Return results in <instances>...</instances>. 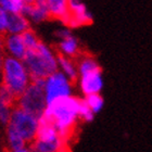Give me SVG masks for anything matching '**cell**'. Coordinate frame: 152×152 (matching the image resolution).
Instances as JSON below:
<instances>
[{"label": "cell", "mask_w": 152, "mask_h": 152, "mask_svg": "<svg viewBox=\"0 0 152 152\" xmlns=\"http://www.w3.org/2000/svg\"><path fill=\"white\" fill-rule=\"evenodd\" d=\"M15 107L14 103L8 101L2 97H0V123L3 125H7L11 116L12 109Z\"/></svg>", "instance_id": "d6986e66"}, {"label": "cell", "mask_w": 152, "mask_h": 152, "mask_svg": "<svg viewBox=\"0 0 152 152\" xmlns=\"http://www.w3.org/2000/svg\"><path fill=\"white\" fill-rule=\"evenodd\" d=\"M32 80H44L58 71V54L49 45L41 41L35 50H28L23 59Z\"/></svg>", "instance_id": "7a4b0ae2"}, {"label": "cell", "mask_w": 152, "mask_h": 152, "mask_svg": "<svg viewBox=\"0 0 152 152\" xmlns=\"http://www.w3.org/2000/svg\"><path fill=\"white\" fill-rule=\"evenodd\" d=\"M42 87L47 104L74 96V83L59 71L46 77L42 83Z\"/></svg>", "instance_id": "52a82bcc"}, {"label": "cell", "mask_w": 152, "mask_h": 152, "mask_svg": "<svg viewBox=\"0 0 152 152\" xmlns=\"http://www.w3.org/2000/svg\"><path fill=\"white\" fill-rule=\"evenodd\" d=\"M24 1H25V3H29V2H33L34 0H24Z\"/></svg>", "instance_id": "484cf974"}, {"label": "cell", "mask_w": 152, "mask_h": 152, "mask_svg": "<svg viewBox=\"0 0 152 152\" xmlns=\"http://www.w3.org/2000/svg\"><path fill=\"white\" fill-rule=\"evenodd\" d=\"M22 39L23 42L25 45L27 51L28 50H35L36 48L39 46V44L41 42L39 36L36 34L35 31H33L32 28L27 29L26 32H24L22 34Z\"/></svg>", "instance_id": "ac0fdd59"}, {"label": "cell", "mask_w": 152, "mask_h": 152, "mask_svg": "<svg viewBox=\"0 0 152 152\" xmlns=\"http://www.w3.org/2000/svg\"><path fill=\"white\" fill-rule=\"evenodd\" d=\"M76 83L79 88V91L84 95V97L100 94L103 88V75H102L101 67H95L92 70L78 74Z\"/></svg>", "instance_id": "ba28073f"}, {"label": "cell", "mask_w": 152, "mask_h": 152, "mask_svg": "<svg viewBox=\"0 0 152 152\" xmlns=\"http://www.w3.org/2000/svg\"><path fill=\"white\" fill-rule=\"evenodd\" d=\"M66 142L52 124L39 117L37 134L29 147L34 152H60L67 148Z\"/></svg>", "instance_id": "277c9868"}, {"label": "cell", "mask_w": 152, "mask_h": 152, "mask_svg": "<svg viewBox=\"0 0 152 152\" xmlns=\"http://www.w3.org/2000/svg\"><path fill=\"white\" fill-rule=\"evenodd\" d=\"M2 60L3 56L2 53H0V86H2Z\"/></svg>", "instance_id": "cb8c5ba5"}, {"label": "cell", "mask_w": 152, "mask_h": 152, "mask_svg": "<svg viewBox=\"0 0 152 152\" xmlns=\"http://www.w3.org/2000/svg\"><path fill=\"white\" fill-rule=\"evenodd\" d=\"M50 18L67 25L70 20V0H45Z\"/></svg>", "instance_id": "7c38bea8"}, {"label": "cell", "mask_w": 152, "mask_h": 152, "mask_svg": "<svg viewBox=\"0 0 152 152\" xmlns=\"http://www.w3.org/2000/svg\"><path fill=\"white\" fill-rule=\"evenodd\" d=\"M42 83L44 80H32L22 95L16 98V107L35 116L40 117L47 107Z\"/></svg>", "instance_id": "5b68a950"}, {"label": "cell", "mask_w": 152, "mask_h": 152, "mask_svg": "<svg viewBox=\"0 0 152 152\" xmlns=\"http://www.w3.org/2000/svg\"><path fill=\"white\" fill-rule=\"evenodd\" d=\"M83 100L95 115L101 111L103 105H104V100H103V98H102V96L100 94L86 96V97L83 98Z\"/></svg>", "instance_id": "e0dca14e"}, {"label": "cell", "mask_w": 152, "mask_h": 152, "mask_svg": "<svg viewBox=\"0 0 152 152\" xmlns=\"http://www.w3.org/2000/svg\"><path fill=\"white\" fill-rule=\"evenodd\" d=\"M8 13L0 8V35L7 34V25H8Z\"/></svg>", "instance_id": "44dd1931"}, {"label": "cell", "mask_w": 152, "mask_h": 152, "mask_svg": "<svg viewBox=\"0 0 152 152\" xmlns=\"http://www.w3.org/2000/svg\"><path fill=\"white\" fill-rule=\"evenodd\" d=\"M58 71L66 76L71 82L76 83L77 80V77H78L77 65H76V61L72 58L58 54Z\"/></svg>", "instance_id": "9a60e30c"}, {"label": "cell", "mask_w": 152, "mask_h": 152, "mask_svg": "<svg viewBox=\"0 0 152 152\" xmlns=\"http://www.w3.org/2000/svg\"><path fill=\"white\" fill-rule=\"evenodd\" d=\"M57 48L60 56H64V57L74 59L79 54L78 39L75 36H73V34L59 39Z\"/></svg>", "instance_id": "5bb4252c"}, {"label": "cell", "mask_w": 152, "mask_h": 152, "mask_svg": "<svg viewBox=\"0 0 152 152\" xmlns=\"http://www.w3.org/2000/svg\"><path fill=\"white\" fill-rule=\"evenodd\" d=\"M82 98L71 96L47 104L40 117L52 124L64 140L70 138L78 122L79 105Z\"/></svg>", "instance_id": "6da1fadb"}, {"label": "cell", "mask_w": 152, "mask_h": 152, "mask_svg": "<svg viewBox=\"0 0 152 152\" xmlns=\"http://www.w3.org/2000/svg\"><path fill=\"white\" fill-rule=\"evenodd\" d=\"M78 116H79V120L84 121L86 123H89V122L94 121V118H95V114L92 113L91 110L86 105L83 98H82V101H80V105H79Z\"/></svg>", "instance_id": "ffe728a7"}, {"label": "cell", "mask_w": 152, "mask_h": 152, "mask_svg": "<svg viewBox=\"0 0 152 152\" xmlns=\"http://www.w3.org/2000/svg\"><path fill=\"white\" fill-rule=\"evenodd\" d=\"M71 34H72V32H71V29L69 27H62V28L58 29L57 32H56V36L58 37V39L66 37V36L71 35Z\"/></svg>", "instance_id": "7402d4cb"}, {"label": "cell", "mask_w": 152, "mask_h": 152, "mask_svg": "<svg viewBox=\"0 0 152 152\" xmlns=\"http://www.w3.org/2000/svg\"><path fill=\"white\" fill-rule=\"evenodd\" d=\"M92 22V15L82 0H70V20L67 27L74 28L88 25Z\"/></svg>", "instance_id": "9c48e42d"}, {"label": "cell", "mask_w": 152, "mask_h": 152, "mask_svg": "<svg viewBox=\"0 0 152 152\" xmlns=\"http://www.w3.org/2000/svg\"><path fill=\"white\" fill-rule=\"evenodd\" d=\"M3 51L7 53V56L19 60H23L27 53V49L23 42L22 36L13 35V34L4 35Z\"/></svg>", "instance_id": "8fae6325"}, {"label": "cell", "mask_w": 152, "mask_h": 152, "mask_svg": "<svg viewBox=\"0 0 152 152\" xmlns=\"http://www.w3.org/2000/svg\"><path fill=\"white\" fill-rule=\"evenodd\" d=\"M10 152H34L32 150V148L28 146H25L23 147V148H20V149H16V150H13V151H10Z\"/></svg>", "instance_id": "603a6c76"}, {"label": "cell", "mask_w": 152, "mask_h": 152, "mask_svg": "<svg viewBox=\"0 0 152 152\" xmlns=\"http://www.w3.org/2000/svg\"><path fill=\"white\" fill-rule=\"evenodd\" d=\"M22 13L27 18L31 24H40L50 19L45 0H34L33 2L25 3Z\"/></svg>", "instance_id": "30bf717a"}, {"label": "cell", "mask_w": 152, "mask_h": 152, "mask_svg": "<svg viewBox=\"0 0 152 152\" xmlns=\"http://www.w3.org/2000/svg\"><path fill=\"white\" fill-rule=\"evenodd\" d=\"M60 152H70V151H69V149H67V148H65V149H63L62 151H60Z\"/></svg>", "instance_id": "4316f807"}, {"label": "cell", "mask_w": 152, "mask_h": 152, "mask_svg": "<svg viewBox=\"0 0 152 152\" xmlns=\"http://www.w3.org/2000/svg\"><path fill=\"white\" fill-rule=\"evenodd\" d=\"M31 28V23L23 13H12L8 15L7 34L22 35L23 33Z\"/></svg>", "instance_id": "4fadbf2b"}, {"label": "cell", "mask_w": 152, "mask_h": 152, "mask_svg": "<svg viewBox=\"0 0 152 152\" xmlns=\"http://www.w3.org/2000/svg\"><path fill=\"white\" fill-rule=\"evenodd\" d=\"M0 152H2V151H1V150H0Z\"/></svg>", "instance_id": "83f0119b"}, {"label": "cell", "mask_w": 152, "mask_h": 152, "mask_svg": "<svg viewBox=\"0 0 152 152\" xmlns=\"http://www.w3.org/2000/svg\"><path fill=\"white\" fill-rule=\"evenodd\" d=\"M6 126L12 128L15 133L22 137L27 145H31L37 134L39 117L24 111L15 105L12 109L10 120Z\"/></svg>", "instance_id": "8992f818"}, {"label": "cell", "mask_w": 152, "mask_h": 152, "mask_svg": "<svg viewBox=\"0 0 152 152\" xmlns=\"http://www.w3.org/2000/svg\"><path fill=\"white\" fill-rule=\"evenodd\" d=\"M3 44H4V35H0V53L3 52Z\"/></svg>", "instance_id": "d4e9b609"}, {"label": "cell", "mask_w": 152, "mask_h": 152, "mask_svg": "<svg viewBox=\"0 0 152 152\" xmlns=\"http://www.w3.org/2000/svg\"><path fill=\"white\" fill-rule=\"evenodd\" d=\"M6 143L9 152L13 151V150L20 149V148H23V147L25 146H28L23 140V138L20 136L19 134L15 133L12 128H10L8 126H7V129H6Z\"/></svg>", "instance_id": "2e32d148"}, {"label": "cell", "mask_w": 152, "mask_h": 152, "mask_svg": "<svg viewBox=\"0 0 152 152\" xmlns=\"http://www.w3.org/2000/svg\"><path fill=\"white\" fill-rule=\"evenodd\" d=\"M32 78L23 60L14 59L9 56L3 57L2 60V86L6 87L15 98L22 95Z\"/></svg>", "instance_id": "3957f363"}]
</instances>
